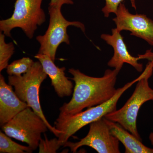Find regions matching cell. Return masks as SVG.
Segmentation results:
<instances>
[{"label":"cell","instance_id":"16","mask_svg":"<svg viewBox=\"0 0 153 153\" xmlns=\"http://www.w3.org/2000/svg\"><path fill=\"white\" fill-rule=\"evenodd\" d=\"M5 35L0 33V71L7 68L9 61L13 55L15 47L13 42L7 43L5 41Z\"/></svg>","mask_w":153,"mask_h":153},{"label":"cell","instance_id":"18","mask_svg":"<svg viewBox=\"0 0 153 153\" xmlns=\"http://www.w3.org/2000/svg\"><path fill=\"white\" fill-rule=\"evenodd\" d=\"M105 5L102 8V13L104 14L105 17L108 18L110 14L111 13L116 14L119 6L122 2L124 0H105ZM131 2L132 7L136 9L135 0H129Z\"/></svg>","mask_w":153,"mask_h":153},{"label":"cell","instance_id":"1","mask_svg":"<svg viewBox=\"0 0 153 153\" xmlns=\"http://www.w3.org/2000/svg\"><path fill=\"white\" fill-rule=\"evenodd\" d=\"M118 69H107L102 77H92L83 74L79 69L70 68L68 72L73 76L75 85L70 101L60 108L59 116H69L88 108L104 103L116 93V82Z\"/></svg>","mask_w":153,"mask_h":153},{"label":"cell","instance_id":"10","mask_svg":"<svg viewBox=\"0 0 153 153\" xmlns=\"http://www.w3.org/2000/svg\"><path fill=\"white\" fill-rule=\"evenodd\" d=\"M101 38L113 48L114 55L108 63V66L120 71L124 63H126L139 72L143 71V64L138 62L139 57H133L130 54L124 42L123 37L116 28L112 29V35L102 34Z\"/></svg>","mask_w":153,"mask_h":153},{"label":"cell","instance_id":"13","mask_svg":"<svg viewBox=\"0 0 153 153\" xmlns=\"http://www.w3.org/2000/svg\"><path fill=\"white\" fill-rule=\"evenodd\" d=\"M105 118L110 131L114 136L122 143L126 153H153V149L148 147L119 124Z\"/></svg>","mask_w":153,"mask_h":153},{"label":"cell","instance_id":"7","mask_svg":"<svg viewBox=\"0 0 153 153\" xmlns=\"http://www.w3.org/2000/svg\"><path fill=\"white\" fill-rule=\"evenodd\" d=\"M62 7L49 5V27L43 36H37L36 40L40 44L38 53L49 56L53 61L56 58L58 47L62 44H70L69 36L67 34V28L74 26L79 28L83 33L85 27L81 22H69L66 20L61 13Z\"/></svg>","mask_w":153,"mask_h":153},{"label":"cell","instance_id":"20","mask_svg":"<svg viewBox=\"0 0 153 153\" xmlns=\"http://www.w3.org/2000/svg\"><path fill=\"white\" fill-rule=\"evenodd\" d=\"M140 60L141 59H147L149 61H153V52H152L151 49L148 50L146 51L145 54L143 55H138Z\"/></svg>","mask_w":153,"mask_h":153},{"label":"cell","instance_id":"6","mask_svg":"<svg viewBox=\"0 0 153 153\" xmlns=\"http://www.w3.org/2000/svg\"><path fill=\"white\" fill-rule=\"evenodd\" d=\"M1 128L7 135L26 143L33 151L38 147L41 134L49 129L45 122L30 107Z\"/></svg>","mask_w":153,"mask_h":153},{"label":"cell","instance_id":"5","mask_svg":"<svg viewBox=\"0 0 153 153\" xmlns=\"http://www.w3.org/2000/svg\"><path fill=\"white\" fill-rule=\"evenodd\" d=\"M43 0H16L13 13L8 19L0 21V30L11 37L14 28L22 29L29 39H32L38 26L46 21V15L41 8Z\"/></svg>","mask_w":153,"mask_h":153},{"label":"cell","instance_id":"4","mask_svg":"<svg viewBox=\"0 0 153 153\" xmlns=\"http://www.w3.org/2000/svg\"><path fill=\"white\" fill-rule=\"evenodd\" d=\"M48 75L41 63L35 62L30 70L21 76H8V83L13 86L15 92L22 101L25 102L45 122L51 132L58 138L61 132L52 126L44 115L40 103V88Z\"/></svg>","mask_w":153,"mask_h":153},{"label":"cell","instance_id":"14","mask_svg":"<svg viewBox=\"0 0 153 153\" xmlns=\"http://www.w3.org/2000/svg\"><path fill=\"white\" fill-rule=\"evenodd\" d=\"M10 137L0 131V153H31L33 150L29 146H22L15 142Z\"/></svg>","mask_w":153,"mask_h":153},{"label":"cell","instance_id":"21","mask_svg":"<svg viewBox=\"0 0 153 153\" xmlns=\"http://www.w3.org/2000/svg\"><path fill=\"white\" fill-rule=\"evenodd\" d=\"M151 143L153 146V132H152V133L150 134L149 137Z\"/></svg>","mask_w":153,"mask_h":153},{"label":"cell","instance_id":"17","mask_svg":"<svg viewBox=\"0 0 153 153\" xmlns=\"http://www.w3.org/2000/svg\"><path fill=\"white\" fill-rule=\"evenodd\" d=\"M44 139L41 138L39 143V153H55L57 150L61 146L58 138L49 140L44 134Z\"/></svg>","mask_w":153,"mask_h":153},{"label":"cell","instance_id":"8","mask_svg":"<svg viewBox=\"0 0 153 153\" xmlns=\"http://www.w3.org/2000/svg\"><path fill=\"white\" fill-rule=\"evenodd\" d=\"M82 146L92 148L99 153H119V141L111 133L104 117L91 123L87 135L78 142H67L63 147L76 153Z\"/></svg>","mask_w":153,"mask_h":153},{"label":"cell","instance_id":"11","mask_svg":"<svg viewBox=\"0 0 153 153\" xmlns=\"http://www.w3.org/2000/svg\"><path fill=\"white\" fill-rule=\"evenodd\" d=\"M30 107L22 101L13 90L12 85L7 84L4 76L0 75V125L1 127L19 113Z\"/></svg>","mask_w":153,"mask_h":153},{"label":"cell","instance_id":"15","mask_svg":"<svg viewBox=\"0 0 153 153\" xmlns=\"http://www.w3.org/2000/svg\"><path fill=\"white\" fill-rule=\"evenodd\" d=\"M34 63L32 59L27 57L15 60L7 67V73L9 76H21L27 73Z\"/></svg>","mask_w":153,"mask_h":153},{"label":"cell","instance_id":"19","mask_svg":"<svg viewBox=\"0 0 153 153\" xmlns=\"http://www.w3.org/2000/svg\"><path fill=\"white\" fill-rule=\"evenodd\" d=\"M74 2L72 0H51L49 5L62 7L64 4L72 5Z\"/></svg>","mask_w":153,"mask_h":153},{"label":"cell","instance_id":"2","mask_svg":"<svg viewBox=\"0 0 153 153\" xmlns=\"http://www.w3.org/2000/svg\"><path fill=\"white\" fill-rule=\"evenodd\" d=\"M141 75L123 87L117 89L112 98L104 103L91 107L76 114L69 116H59L55 122V127L61 132L58 139L60 146H63L69 138L83 127L105 117L106 114L117 110L119 100L124 92L140 79Z\"/></svg>","mask_w":153,"mask_h":153},{"label":"cell","instance_id":"12","mask_svg":"<svg viewBox=\"0 0 153 153\" xmlns=\"http://www.w3.org/2000/svg\"><path fill=\"white\" fill-rule=\"evenodd\" d=\"M41 63L44 71L51 79L52 85L57 95L61 98L69 97L73 91V84L65 75V67L59 68L48 55L38 54L35 56Z\"/></svg>","mask_w":153,"mask_h":153},{"label":"cell","instance_id":"9","mask_svg":"<svg viewBox=\"0 0 153 153\" xmlns=\"http://www.w3.org/2000/svg\"><path fill=\"white\" fill-rule=\"evenodd\" d=\"M116 17L113 19L119 32L127 30L131 35L136 36L153 46V21L143 14H132L125 5L121 3L119 6Z\"/></svg>","mask_w":153,"mask_h":153},{"label":"cell","instance_id":"3","mask_svg":"<svg viewBox=\"0 0 153 153\" xmlns=\"http://www.w3.org/2000/svg\"><path fill=\"white\" fill-rule=\"evenodd\" d=\"M153 71V62L149 61L141 74L133 93L123 106L105 116L107 119L119 124L141 140L137 129V117L142 105L146 102L153 100V89L150 87L149 83Z\"/></svg>","mask_w":153,"mask_h":153}]
</instances>
